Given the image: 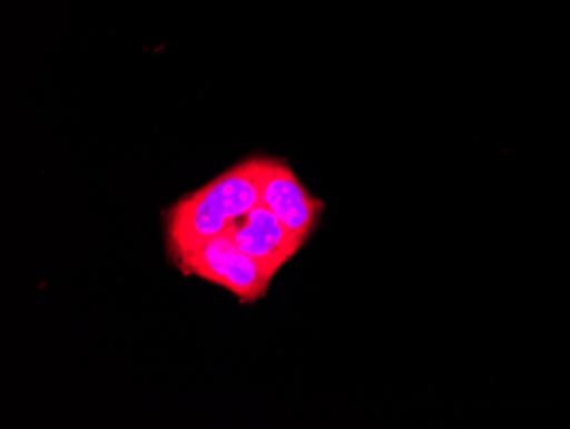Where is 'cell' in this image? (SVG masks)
Segmentation results:
<instances>
[{"mask_svg": "<svg viewBox=\"0 0 570 429\" xmlns=\"http://www.w3.org/2000/svg\"><path fill=\"white\" fill-rule=\"evenodd\" d=\"M264 163L265 156H249L175 202L165 213L168 257L223 235L261 204Z\"/></svg>", "mask_w": 570, "mask_h": 429, "instance_id": "obj_1", "label": "cell"}, {"mask_svg": "<svg viewBox=\"0 0 570 429\" xmlns=\"http://www.w3.org/2000/svg\"><path fill=\"white\" fill-rule=\"evenodd\" d=\"M261 202L296 235L309 238L318 226L325 204L311 194L285 159L265 156Z\"/></svg>", "mask_w": 570, "mask_h": 429, "instance_id": "obj_3", "label": "cell"}, {"mask_svg": "<svg viewBox=\"0 0 570 429\" xmlns=\"http://www.w3.org/2000/svg\"><path fill=\"white\" fill-rule=\"evenodd\" d=\"M168 259L181 274L224 287L245 305L262 300L274 281L258 262L243 254L227 233Z\"/></svg>", "mask_w": 570, "mask_h": 429, "instance_id": "obj_2", "label": "cell"}, {"mask_svg": "<svg viewBox=\"0 0 570 429\" xmlns=\"http://www.w3.org/2000/svg\"><path fill=\"white\" fill-rule=\"evenodd\" d=\"M227 235L243 254L258 262L272 277L303 248V236L291 232L264 204H256L249 213L230 224Z\"/></svg>", "mask_w": 570, "mask_h": 429, "instance_id": "obj_4", "label": "cell"}]
</instances>
